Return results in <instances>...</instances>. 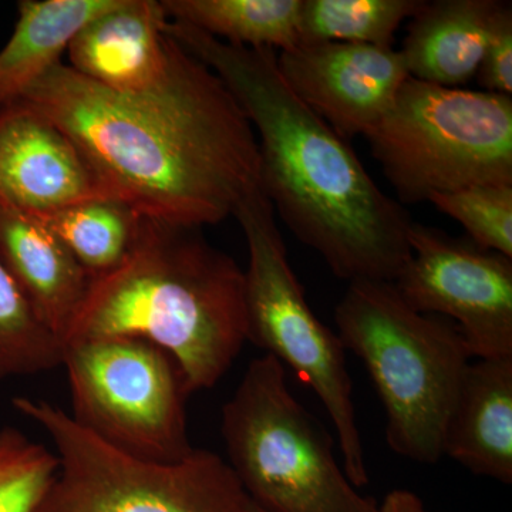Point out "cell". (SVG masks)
<instances>
[{
	"instance_id": "obj_17",
	"label": "cell",
	"mask_w": 512,
	"mask_h": 512,
	"mask_svg": "<svg viewBox=\"0 0 512 512\" xmlns=\"http://www.w3.org/2000/svg\"><path fill=\"white\" fill-rule=\"evenodd\" d=\"M120 0H22L15 30L0 50V106L60 63L84 26L116 8Z\"/></svg>"
},
{
	"instance_id": "obj_15",
	"label": "cell",
	"mask_w": 512,
	"mask_h": 512,
	"mask_svg": "<svg viewBox=\"0 0 512 512\" xmlns=\"http://www.w3.org/2000/svg\"><path fill=\"white\" fill-rule=\"evenodd\" d=\"M443 454L476 476L512 484V357L467 366L444 431Z\"/></svg>"
},
{
	"instance_id": "obj_10",
	"label": "cell",
	"mask_w": 512,
	"mask_h": 512,
	"mask_svg": "<svg viewBox=\"0 0 512 512\" xmlns=\"http://www.w3.org/2000/svg\"><path fill=\"white\" fill-rule=\"evenodd\" d=\"M409 244L393 282L403 301L453 319L471 357H512V258L414 221Z\"/></svg>"
},
{
	"instance_id": "obj_9",
	"label": "cell",
	"mask_w": 512,
	"mask_h": 512,
	"mask_svg": "<svg viewBox=\"0 0 512 512\" xmlns=\"http://www.w3.org/2000/svg\"><path fill=\"white\" fill-rule=\"evenodd\" d=\"M74 423L128 456L177 463L188 436L190 387L165 350L134 336L63 346Z\"/></svg>"
},
{
	"instance_id": "obj_1",
	"label": "cell",
	"mask_w": 512,
	"mask_h": 512,
	"mask_svg": "<svg viewBox=\"0 0 512 512\" xmlns=\"http://www.w3.org/2000/svg\"><path fill=\"white\" fill-rule=\"evenodd\" d=\"M20 99L72 138L107 198L146 220L221 224L262 188L247 114L220 77L173 39L167 72L144 92H111L60 62Z\"/></svg>"
},
{
	"instance_id": "obj_21",
	"label": "cell",
	"mask_w": 512,
	"mask_h": 512,
	"mask_svg": "<svg viewBox=\"0 0 512 512\" xmlns=\"http://www.w3.org/2000/svg\"><path fill=\"white\" fill-rule=\"evenodd\" d=\"M63 343L0 264V380L35 376L62 366Z\"/></svg>"
},
{
	"instance_id": "obj_25",
	"label": "cell",
	"mask_w": 512,
	"mask_h": 512,
	"mask_svg": "<svg viewBox=\"0 0 512 512\" xmlns=\"http://www.w3.org/2000/svg\"><path fill=\"white\" fill-rule=\"evenodd\" d=\"M376 512H429L419 495L409 490H393L377 504Z\"/></svg>"
},
{
	"instance_id": "obj_23",
	"label": "cell",
	"mask_w": 512,
	"mask_h": 512,
	"mask_svg": "<svg viewBox=\"0 0 512 512\" xmlns=\"http://www.w3.org/2000/svg\"><path fill=\"white\" fill-rule=\"evenodd\" d=\"M427 202L466 229L478 248L512 258V185H474L430 195Z\"/></svg>"
},
{
	"instance_id": "obj_8",
	"label": "cell",
	"mask_w": 512,
	"mask_h": 512,
	"mask_svg": "<svg viewBox=\"0 0 512 512\" xmlns=\"http://www.w3.org/2000/svg\"><path fill=\"white\" fill-rule=\"evenodd\" d=\"M234 217L248 245L249 342L265 350L319 397L336 429L343 470L356 488L369 483L357 426L346 349L338 333L320 322L293 272L274 208L262 188L239 204Z\"/></svg>"
},
{
	"instance_id": "obj_11",
	"label": "cell",
	"mask_w": 512,
	"mask_h": 512,
	"mask_svg": "<svg viewBox=\"0 0 512 512\" xmlns=\"http://www.w3.org/2000/svg\"><path fill=\"white\" fill-rule=\"evenodd\" d=\"M282 76L340 137L372 133L410 79L400 50L357 43H301L278 53Z\"/></svg>"
},
{
	"instance_id": "obj_3",
	"label": "cell",
	"mask_w": 512,
	"mask_h": 512,
	"mask_svg": "<svg viewBox=\"0 0 512 512\" xmlns=\"http://www.w3.org/2000/svg\"><path fill=\"white\" fill-rule=\"evenodd\" d=\"M245 271L200 229L143 218L136 244L92 279L63 346L134 336L165 350L191 393L227 375L248 342Z\"/></svg>"
},
{
	"instance_id": "obj_5",
	"label": "cell",
	"mask_w": 512,
	"mask_h": 512,
	"mask_svg": "<svg viewBox=\"0 0 512 512\" xmlns=\"http://www.w3.org/2000/svg\"><path fill=\"white\" fill-rule=\"evenodd\" d=\"M229 467L266 512H376L333 454V440L286 383L269 355L249 363L222 409Z\"/></svg>"
},
{
	"instance_id": "obj_6",
	"label": "cell",
	"mask_w": 512,
	"mask_h": 512,
	"mask_svg": "<svg viewBox=\"0 0 512 512\" xmlns=\"http://www.w3.org/2000/svg\"><path fill=\"white\" fill-rule=\"evenodd\" d=\"M366 138L404 204L474 185H512V97L410 77Z\"/></svg>"
},
{
	"instance_id": "obj_7",
	"label": "cell",
	"mask_w": 512,
	"mask_h": 512,
	"mask_svg": "<svg viewBox=\"0 0 512 512\" xmlns=\"http://www.w3.org/2000/svg\"><path fill=\"white\" fill-rule=\"evenodd\" d=\"M13 409L45 430L59 471L37 512H248V495L227 461L194 448L177 463L116 450L47 400L15 397Z\"/></svg>"
},
{
	"instance_id": "obj_18",
	"label": "cell",
	"mask_w": 512,
	"mask_h": 512,
	"mask_svg": "<svg viewBox=\"0 0 512 512\" xmlns=\"http://www.w3.org/2000/svg\"><path fill=\"white\" fill-rule=\"evenodd\" d=\"M303 0H163L168 19L229 45L285 52L301 42Z\"/></svg>"
},
{
	"instance_id": "obj_19",
	"label": "cell",
	"mask_w": 512,
	"mask_h": 512,
	"mask_svg": "<svg viewBox=\"0 0 512 512\" xmlns=\"http://www.w3.org/2000/svg\"><path fill=\"white\" fill-rule=\"evenodd\" d=\"M35 215L62 239L90 279L109 274L127 258L143 221L113 198H94Z\"/></svg>"
},
{
	"instance_id": "obj_13",
	"label": "cell",
	"mask_w": 512,
	"mask_h": 512,
	"mask_svg": "<svg viewBox=\"0 0 512 512\" xmlns=\"http://www.w3.org/2000/svg\"><path fill=\"white\" fill-rule=\"evenodd\" d=\"M168 16L156 0H120L93 19L67 49V66L116 93H138L160 82L170 62Z\"/></svg>"
},
{
	"instance_id": "obj_2",
	"label": "cell",
	"mask_w": 512,
	"mask_h": 512,
	"mask_svg": "<svg viewBox=\"0 0 512 512\" xmlns=\"http://www.w3.org/2000/svg\"><path fill=\"white\" fill-rule=\"evenodd\" d=\"M165 33L228 87L258 140L261 187L293 235L349 284L394 282L412 225L380 190L348 140L313 113L278 66V52L229 45L168 19Z\"/></svg>"
},
{
	"instance_id": "obj_14",
	"label": "cell",
	"mask_w": 512,
	"mask_h": 512,
	"mask_svg": "<svg viewBox=\"0 0 512 512\" xmlns=\"http://www.w3.org/2000/svg\"><path fill=\"white\" fill-rule=\"evenodd\" d=\"M0 264L63 343L92 279L62 239L35 214L0 205Z\"/></svg>"
},
{
	"instance_id": "obj_4",
	"label": "cell",
	"mask_w": 512,
	"mask_h": 512,
	"mask_svg": "<svg viewBox=\"0 0 512 512\" xmlns=\"http://www.w3.org/2000/svg\"><path fill=\"white\" fill-rule=\"evenodd\" d=\"M338 336L362 359L387 414V444L420 464L439 463L444 431L470 350L456 325L416 312L393 282L349 284L335 309Z\"/></svg>"
},
{
	"instance_id": "obj_24",
	"label": "cell",
	"mask_w": 512,
	"mask_h": 512,
	"mask_svg": "<svg viewBox=\"0 0 512 512\" xmlns=\"http://www.w3.org/2000/svg\"><path fill=\"white\" fill-rule=\"evenodd\" d=\"M476 77L483 92L512 97L511 2L498 15Z\"/></svg>"
},
{
	"instance_id": "obj_12",
	"label": "cell",
	"mask_w": 512,
	"mask_h": 512,
	"mask_svg": "<svg viewBox=\"0 0 512 512\" xmlns=\"http://www.w3.org/2000/svg\"><path fill=\"white\" fill-rule=\"evenodd\" d=\"M107 198L80 148L42 110L0 106V205L43 214Z\"/></svg>"
},
{
	"instance_id": "obj_16",
	"label": "cell",
	"mask_w": 512,
	"mask_h": 512,
	"mask_svg": "<svg viewBox=\"0 0 512 512\" xmlns=\"http://www.w3.org/2000/svg\"><path fill=\"white\" fill-rule=\"evenodd\" d=\"M500 0L426 2L413 16L402 53L409 76L441 87H464L477 76Z\"/></svg>"
},
{
	"instance_id": "obj_22",
	"label": "cell",
	"mask_w": 512,
	"mask_h": 512,
	"mask_svg": "<svg viewBox=\"0 0 512 512\" xmlns=\"http://www.w3.org/2000/svg\"><path fill=\"white\" fill-rule=\"evenodd\" d=\"M59 471L55 451L0 427V512H37Z\"/></svg>"
},
{
	"instance_id": "obj_26",
	"label": "cell",
	"mask_w": 512,
	"mask_h": 512,
	"mask_svg": "<svg viewBox=\"0 0 512 512\" xmlns=\"http://www.w3.org/2000/svg\"><path fill=\"white\" fill-rule=\"evenodd\" d=\"M248 512H266V511L262 510V508H259L258 505H255L254 503H252L251 500H249Z\"/></svg>"
},
{
	"instance_id": "obj_20",
	"label": "cell",
	"mask_w": 512,
	"mask_h": 512,
	"mask_svg": "<svg viewBox=\"0 0 512 512\" xmlns=\"http://www.w3.org/2000/svg\"><path fill=\"white\" fill-rule=\"evenodd\" d=\"M423 0H303L301 43L342 42L393 47L394 36Z\"/></svg>"
}]
</instances>
